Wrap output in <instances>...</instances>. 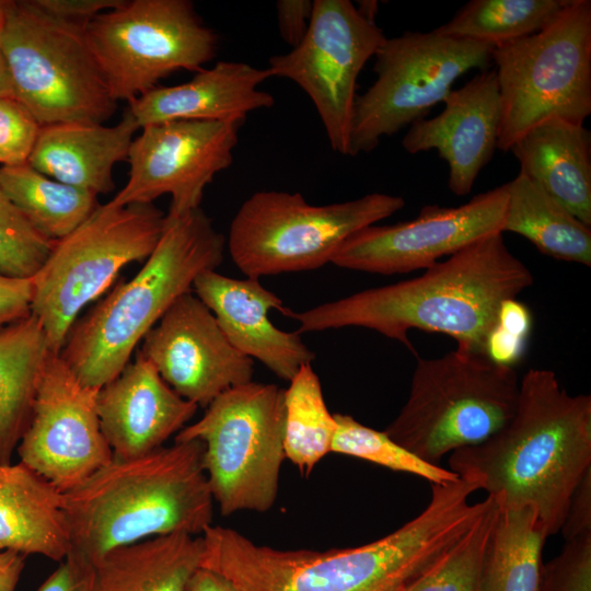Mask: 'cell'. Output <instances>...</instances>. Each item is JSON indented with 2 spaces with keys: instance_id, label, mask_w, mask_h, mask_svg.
<instances>
[{
  "instance_id": "cell-17",
  "label": "cell",
  "mask_w": 591,
  "mask_h": 591,
  "mask_svg": "<svg viewBox=\"0 0 591 591\" xmlns=\"http://www.w3.org/2000/svg\"><path fill=\"white\" fill-rule=\"evenodd\" d=\"M97 393L79 381L59 354H49L16 450L20 462L62 494L114 457L101 430Z\"/></svg>"
},
{
  "instance_id": "cell-18",
  "label": "cell",
  "mask_w": 591,
  "mask_h": 591,
  "mask_svg": "<svg viewBox=\"0 0 591 591\" xmlns=\"http://www.w3.org/2000/svg\"><path fill=\"white\" fill-rule=\"evenodd\" d=\"M139 352L182 397L207 407L224 391L252 381L254 361L229 341L193 292L181 296L146 334Z\"/></svg>"
},
{
  "instance_id": "cell-43",
  "label": "cell",
  "mask_w": 591,
  "mask_h": 591,
  "mask_svg": "<svg viewBox=\"0 0 591 591\" xmlns=\"http://www.w3.org/2000/svg\"><path fill=\"white\" fill-rule=\"evenodd\" d=\"M559 532L566 542L591 534V471L577 486Z\"/></svg>"
},
{
  "instance_id": "cell-4",
  "label": "cell",
  "mask_w": 591,
  "mask_h": 591,
  "mask_svg": "<svg viewBox=\"0 0 591 591\" xmlns=\"http://www.w3.org/2000/svg\"><path fill=\"white\" fill-rule=\"evenodd\" d=\"M204 451L200 440L174 441L139 457H113L63 493L70 553L94 565L115 548L151 537L201 535L212 524L215 502Z\"/></svg>"
},
{
  "instance_id": "cell-24",
  "label": "cell",
  "mask_w": 591,
  "mask_h": 591,
  "mask_svg": "<svg viewBox=\"0 0 591 591\" xmlns=\"http://www.w3.org/2000/svg\"><path fill=\"white\" fill-rule=\"evenodd\" d=\"M520 172L591 227V132L583 124L546 119L510 148Z\"/></svg>"
},
{
  "instance_id": "cell-2",
  "label": "cell",
  "mask_w": 591,
  "mask_h": 591,
  "mask_svg": "<svg viewBox=\"0 0 591 591\" xmlns=\"http://www.w3.org/2000/svg\"><path fill=\"white\" fill-rule=\"evenodd\" d=\"M529 268L507 247L502 233L465 246L416 278L366 289L312 309L281 312L298 333L349 326L368 328L413 350L409 329L441 333L457 350L486 356L505 301L533 283Z\"/></svg>"
},
{
  "instance_id": "cell-48",
  "label": "cell",
  "mask_w": 591,
  "mask_h": 591,
  "mask_svg": "<svg viewBox=\"0 0 591 591\" xmlns=\"http://www.w3.org/2000/svg\"><path fill=\"white\" fill-rule=\"evenodd\" d=\"M9 1L10 0H0V33L4 24Z\"/></svg>"
},
{
  "instance_id": "cell-8",
  "label": "cell",
  "mask_w": 591,
  "mask_h": 591,
  "mask_svg": "<svg viewBox=\"0 0 591 591\" xmlns=\"http://www.w3.org/2000/svg\"><path fill=\"white\" fill-rule=\"evenodd\" d=\"M501 119L497 149L535 125L560 118L583 124L591 114V1L571 0L542 31L493 48Z\"/></svg>"
},
{
  "instance_id": "cell-5",
  "label": "cell",
  "mask_w": 591,
  "mask_h": 591,
  "mask_svg": "<svg viewBox=\"0 0 591 591\" xmlns=\"http://www.w3.org/2000/svg\"><path fill=\"white\" fill-rule=\"evenodd\" d=\"M227 241L199 207L165 213L163 233L142 268L71 327L60 357L79 381L101 389L129 362L135 347L195 279L223 260Z\"/></svg>"
},
{
  "instance_id": "cell-33",
  "label": "cell",
  "mask_w": 591,
  "mask_h": 591,
  "mask_svg": "<svg viewBox=\"0 0 591 591\" xmlns=\"http://www.w3.org/2000/svg\"><path fill=\"white\" fill-rule=\"evenodd\" d=\"M498 506L488 509L437 560L399 591H482V569Z\"/></svg>"
},
{
  "instance_id": "cell-27",
  "label": "cell",
  "mask_w": 591,
  "mask_h": 591,
  "mask_svg": "<svg viewBox=\"0 0 591 591\" xmlns=\"http://www.w3.org/2000/svg\"><path fill=\"white\" fill-rule=\"evenodd\" d=\"M50 351L34 314L0 328V464L11 463L27 428Z\"/></svg>"
},
{
  "instance_id": "cell-38",
  "label": "cell",
  "mask_w": 591,
  "mask_h": 591,
  "mask_svg": "<svg viewBox=\"0 0 591 591\" xmlns=\"http://www.w3.org/2000/svg\"><path fill=\"white\" fill-rule=\"evenodd\" d=\"M530 324V313L523 304L515 299L505 301L488 338L486 357L498 364L512 367L522 356Z\"/></svg>"
},
{
  "instance_id": "cell-10",
  "label": "cell",
  "mask_w": 591,
  "mask_h": 591,
  "mask_svg": "<svg viewBox=\"0 0 591 591\" xmlns=\"http://www.w3.org/2000/svg\"><path fill=\"white\" fill-rule=\"evenodd\" d=\"M285 390L250 381L217 396L174 441L200 440L208 485L222 515L265 512L278 495L285 456Z\"/></svg>"
},
{
  "instance_id": "cell-40",
  "label": "cell",
  "mask_w": 591,
  "mask_h": 591,
  "mask_svg": "<svg viewBox=\"0 0 591 591\" xmlns=\"http://www.w3.org/2000/svg\"><path fill=\"white\" fill-rule=\"evenodd\" d=\"M34 286L31 278L0 275V328L31 314Z\"/></svg>"
},
{
  "instance_id": "cell-41",
  "label": "cell",
  "mask_w": 591,
  "mask_h": 591,
  "mask_svg": "<svg viewBox=\"0 0 591 591\" xmlns=\"http://www.w3.org/2000/svg\"><path fill=\"white\" fill-rule=\"evenodd\" d=\"M313 12L311 0H279L276 2L277 23L281 38L291 48L308 33Z\"/></svg>"
},
{
  "instance_id": "cell-19",
  "label": "cell",
  "mask_w": 591,
  "mask_h": 591,
  "mask_svg": "<svg viewBox=\"0 0 591 591\" xmlns=\"http://www.w3.org/2000/svg\"><path fill=\"white\" fill-rule=\"evenodd\" d=\"M443 103L439 115L409 126L402 146L410 154L436 150L448 163L450 190L465 196L497 149L501 103L495 69L479 71Z\"/></svg>"
},
{
  "instance_id": "cell-28",
  "label": "cell",
  "mask_w": 591,
  "mask_h": 591,
  "mask_svg": "<svg viewBox=\"0 0 591 591\" xmlns=\"http://www.w3.org/2000/svg\"><path fill=\"white\" fill-rule=\"evenodd\" d=\"M507 184L503 232L522 235L541 253L591 266V229L519 172Z\"/></svg>"
},
{
  "instance_id": "cell-46",
  "label": "cell",
  "mask_w": 591,
  "mask_h": 591,
  "mask_svg": "<svg viewBox=\"0 0 591 591\" xmlns=\"http://www.w3.org/2000/svg\"><path fill=\"white\" fill-rule=\"evenodd\" d=\"M13 96L9 71L0 48V97Z\"/></svg>"
},
{
  "instance_id": "cell-23",
  "label": "cell",
  "mask_w": 591,
  "mask_h": 591,
  "mask_svg": "<svg viewBox=\"0 0 591 591\" xmlns=\"http://www.w3.org/2000/svg\"><path fill=\"white\" fill-rule=\"evenodd\" d=\"M140 129L127 108L114 126L59 123L40 126L28 164L70 186L95 194L114 189L113 169L127 161Z\"/></svg>"
},
{
  "instance_id": "cell-14",
  "label": "cell",
  "mask_w": 591,
  "mask_h": 591,
  "mask_svg": "<svg viewBox=\"0 0 591 591\" xmlns=\"http://www.w3.org/2000/svg\"><path fill=\"white\" fill-rule=\"evenodd\" d=\"M386 36L349 0H314L303 40L269 58L271 77L297 83L313 102L331 148L349 155L357 79Z\"/></svg>"
},
{
  "instance_id": "cell-47",
  "label": "cell",
  "mask_w": 591,
  "mask_h": 591,
  "mask_svg": "<svg viewBox=\"0 0 591 591\" xmlns=\"http://www.w3.org/2000/svg\"><path fill=\"white\" fill-rule=\"evenodd\" d=\"M359 5L356 7L358 12L370 21H375V15L378 12V2L376 1H359Z\"/></svg>"
},
{
  "instance_id": "cell-36",
  "label": "cell",
  "mask_w": 591,
  "mask_h": 591,
  "mask_svg": "<svg viewBox=\"0 0 591 591\" xmlns=\"http://www.w3.org/2000/svg\"><path fill=\"white\" fill-rule=\"evenodd\" d=\"M40 125L14 96L0 97V165L28 163Z\"/></svg>"
},
{
  "instance_id": "cell-16",
  "label": "cell",
  "mask_w": 591,
  "mask_h": 591,
  "mask_svg": "<svg viewBox=\"0 0 591 591\" xmlns=\"http://www.w3.org/2000/svg\"><path fill=\"white\" fill-rule=\"evenodd\" d=\"M240 126L200 120L143 126L129 149L128 181L111 201L117 206L153 204L167 194L166 216L199 208L206 186L233 161Z\"/></svg>"
},
{
  "instance_id": "cell-20",
  "label": "cell",
  "mask_w": 591,
  "mask_h": 591,
  "mask_svg": "<svg viewBox=\"0 0 591 591\" xmlns=\"http://www.w3.org/2000/svg\"><path fill=\"white\" fill-rule=\"evenodd\" d=\"M198 406L178 395L139 351L99 390L100 426L115 459L139 457L163 447Z\"/></svg>"
},
{
  "instance_id": "cell-3",
  "label": "cell",
  "mask_w": 591,
  "mask_h": 591,
  "mask_svg": "<svg viewBox=\"0 0 591 591\" xmlns=\"http://www.w3.org/2000/svg\"><path fill=\"white\" fill-rule=\"evenodd\" d=\"M449 465L499 508H531L547 537L555 535L591 471V396L570 395L555 372L530 369L512 418L484 442L452 452Z\"/></svg>"
},
{
  "instance_id": "cell-21",
  "label": "cell",
  "mask_w": 591,
  "mask_h": 591,
  "mask_svg": "<svg viewBox=\"0 0 591 591\" xmlns=\"http://www.w3.org/2000/svg\"><path fill=\"white\" fill-rule=\"evenodd\" d=\"M193 292L212 312L229 341L241 354L257 359L278 378L290 381L315 355L300 333L276 327L269 318L283 310L281 299L257 278H231L216 269L201 273Z\"/></svg>"
},
{
  "instance_id": "cell-1",
  "label": "cell",
  "mask_w": 591,
  "mask_h": 591,
  "mask_svg": "<svg viewBox=\"0 0 591 591\" xmlns=\"http://www.w3.org/2000/svg\"><path fill=\"white\" fill-rule=\"evenodd\" d=\"M474 484L431 485L426 508L371 543L348 548L278 549L210 525L200 535L201 566L241 591H399L460 540L488 508L471 503Z\"/></svg>"
},
{
  "instance_id": "cell-32",
  "label": "cell",
  "mask_w": 591,
  "mask_h": 591,
  "mask_svg": "<svg viewBox=\"0 0 591 591\" xmlns=\"http://www.w3.org/2000/svg\"><path fill=\"white\" fill-rule=\"evenodd\" d=\"M285 456L309 475L328 453L336 420L325 403L320 379L311 364L300 368L285 390Z\"/></svg>"
},
{
  "instance_id": "cell-22",
  "label": "cell",
  "mask_w": 591,
  "mask_h": 591,
  "mask_svg": "<svg viewBox=\"0 0 591 591\" xmlns=\"http://www.w3.org/2000/svg\"><path fill=\"white\" fill-rule=\"evenodd\" d=\"M271 74L246 62L218 61L187 82L157 86L128 103L139 127L170 120L242 124L251 112L274 105L258 86Z\"/></svg>"
},
{
  "instance_id": "cell-39",
  "label": "cell",
  "mask_w": 591,
  "mask_h": 591,
  "mask_svg": "<svg viewBox=\"0 0 591 591\" xmlns=\"http://www.w3.org/2000/svg\"><path fill=\"white\" fill-rule=\"evenodd\" d=\"M36 591H95L94 565L70 553Z\"/></svg>"
},
{
  "instance_id": "cell-26",
  "label": "cell",
  "mask_w": 591,
  "mask_h": 591,
  "mask_svg": "<svg viewBox=\"0 0 591 591\" xmlns=\"http://www.w3.org/2000/svg\"><path fill=\"white\" fill-rule=\"evenodd\" d=\"M202 556L201 536L184 533L118 547L94 564L95 591H185Z\"/></svg>"
},
{
  "instance_id": "cell-11",
  "label": "cell",
  "mask_w": 591,
  "mask_h": 591,
  "mask_svg": "<svg viewBox=\"0 0 591 591\" xmlns=\"http://www.w3.org/2000/svg\"><path fill=\"white\" fill-rule=\"evenodd\" d=\"M404 207L403 197L382 193L316 206L299 193L260 190L236 211L227 247L246 277L312 270L331 263L354 233Z\"/></svg>"
},
{
  "instance_id": "cell-31",
  "label": "cell",
  "mask_w": 591,
  "mask_h": 591,
  "mask_svg": "<svg viewBox=\"0 0 591 591\" xmlns=\"http://www.w3.org/2000/svg\"><path fill=\"white\" fill-rule=\"evenodd\" d=\"M571 0H471L439 34L493 47L533 35L552 24Z\"/></svg>"
},
{
  "instance_id": "cell-12",
  "label": "cell",
  "mask_w": 591,
  "mask_h": 591,
  "mask_svg": "<svg viewBox=\"0 0 591 591\" xmlns=\"http://www.w3.org/2000/svg\"><path fill=\"white\" fill-rule=\"evenodd\" d=\"M493 48L436 30L386 38L374 56L375 81L356 97L349 155L369 153L382 137L426 118L461 76L493 65Z\"/></svg>"
},
{
  "instance_id": "cell-25",
  "label": "cell",
  "mask_w": 591,
  "mask_h": 591,
  "mask_svg": "<svg viewBox=\"0 0 591 591\" xmlns=\"http://www.w3.org/2000/svg\"><path fill=\"white\" fill-rule=\"evenodd\" d=\"M70 548L62 493L22 462L0 464V551L62 561Z\"/></svg>"
},
{
  "instance_id": "cell-45",
  "label": "cell",
  "mask_w": 591,
  "mask_h": 591,
  "mask_svg": "<svg viewBox=\"0 0 591 591\" xmlns=\"http://www.w3.org/2000/svg\"><path fill=\"white\" fill-rule=\"evenodd\" d=\"M25 557L14 551H0V591H15L24 569Z\"/></svg>"
},
{
  "instance_id": "cell-13",
  "label": "cell",
  "mask_w": 591,
  "mask_h": 591,
  "mask_svg": "<svg viewBox=\"0 0 591 591\" xmlns=\"http://www.w3.org/2000/svg\"><path fill=\"white\" fill-rule=\"evenodd\" d=\"M84 33L112 96L128 103L177 70L201 69L219 40L188 0H125Z\"/></svg>"
},
{
  "instance_id": "cell-15",
  "label": "cell",
  "mask_w": 591,
  "mask_h": 591,
  "mask_svg": "<svg viewBox=\"0 0 591 591\" xmlns=\"http://www.w3.org/2000/svg\"><path fill=\"white\" fill-rule=\"evenodd\" d=\"M507 184L455 207L427 205L409 221L372 224L349 236L331 263L380 275L427 269L444 256L494 233H502Z\"/></svg>"
},
{
  "instance_id": "cell-37",
  "label": "cell",
  "mask_w": 591,
  "mask_h": 591,
  "mask_svg": "<svg viewBox=\"0 0 591 591\" xmlns=\"http://www.w3.org/2000/svg\"><path fill=\"white\" fill-rule=\"evenodd\" d=\"M540 591H591V534L567 541L543 564Z\"/></svg>"
},
{
  "instance_id": "cell-44",
  "label": "cell",
  "mask_w": 591,
  "mask_h": 591,
  "mask_svg": "<svg viewBox=\"0 0 591 591\" xmlns=\"http://www.w3.org/2000/svg\"><path fill=\"white\" fill-rule=\"evenodd\" d=\"M185 591H241L222 573L200 566L189 578Z\"/></svg>"
},
{
  "instance_id": "cell-9",
  "label": "cell",
  "mask_w": 591,
  "mask_h": 591,
  "mask_svg": "<svg viewBox=\"0 0 591 591\" xmlns=\"http://www.w3.org/2000/svg\"><path fill=\"white\" fill-rule=\"evenodd\" d=\"M164 227L165 213L153 204L117 206L108 201L55 241L32 277L31 313L40 322L50 351L60 354L79 313L126 265L150 256Z\"/></svg>"
},
{
  "instance_id": "cell-29",
  "label": "cell",
  "mask_w": 591,
  "mask_h": 591,
  "mask_svg": "<svg viewBox=\"0 0 591 591\" xmlns=\"http://www.w3.org/2000/svg\"><path fill=\"white\" fill-rule=\"evenodd\" d=\"M546 538L531 508L498 507L484 556L482 591H540Z\"/></svg>"
},
{
  "instance_id": "cell-6",
  "label": "cell",
  "mask_w": 591,
  "mask_h": 591,
  "mask_svg": "<svg viewBox=\"0 0 591 591\" xmlns=\"http://www.w3.org/2000/svg\"><path fill=\"white\" fill-rule=\"evenodd\" d=\"M520 381L512 367L460 350L417 360L406 403L383 430L421 460L484 442L514 415Z\"/></svg>"
},
{
  "instance_id": "cell-35",
  "label": "cell",
  "mask_w": 591,
  "mask_h": 591,
  "mask_svg": "<svg viewBox=\"0 0 591 591\" xmlns=\"http://www.w3.org/2000/svg\"><path fill=\"white\" fill-rule=\"evenodd\" d=\"M54 243L31 224L0 187V275L33 277Z\"/></svg>"
},
{
  "instance_id": "cell-42",
  "label": "cell",
  "mask_w": 591,
  "mask_h": 591,
  "mask_svg": "<svg viewBox=\"0 0 591 591\" xmlns=\"http://www.w3.org/2000/svg\"><path fill=\"white\" fill-rule=\"evenodd\" d=\"M125 0H34L46 13L57 19L86 24L100 13L123 4Z\"/></svg>"
},
{
  "instance_id": "cell-30",
  "label": "cell",
  "mask_w": 591,
  "mask_h": 591,
  "mask_svg": "<svg viewBox=\"0 0 591 591\" xmlns=\"http://www.w3.org/2000/svg\"><path fill=\"white\" fill-rule=\"evenodd\" d=\"M0 187L31 224L57 241L77 229L97 208V196L54 179L28 163L0 166Z\"/></svg>"
},
{
  "instance_id": "cell-7",
  "label": "cell",
  "mask_w": 591,
  "mask_h": 591,
  "mask_svg": "<svg viewBox=\"0 0 591 591\" xmlns=\"http://www.w3.org/2000/svg\"><path fill=\"white\" fill-rule=\"evenodd\" d=\"M84 25L51 16L34 0L9 1L0 48L13 96L40 126L103 124L116 111Z\"/></svg>"
},
{
  "instance_id": "cell-34",
  "label": "cell",
  "mask_w": 591,
  "mask_h": 591,
  "mask_svg": "<svg viewBox=\"0 0 591 591\" xmlns=\"http://www.w3.org/2000/svg\"><path fill=\"white\" fill-rule=\"evenodd\" d=\"M336 430L331 453L354 456L396 472L441 485L460 477L451 470L428 463L392 440L384 431L362 425L350 415L334 414Z\"/></svg>"
}]
</instances>
